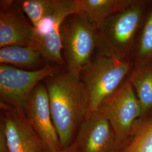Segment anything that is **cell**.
Returning a JSON list of instances; mask_svg holds the SVG:
<instances>
[{"instance_id": "19", "label": "cell", "mask_w": 152, "mask_h": 152, "mask_svg": "<svg viewBox=\"0 0 152 152\" xmlns=\"http://www.w3.org/2000/svg\"><path fill=\"white\" fill-rule=\"evenodd\" d=\"M55 152H78V151L76 143L73 141L71 145L65 148H63L59 151Z\"/></svg>"}, {"instance_id": "6", "label": "cell", "mask_w": 152, "mask_h": 152, "mask_svg": "<svg viewBox=\"0 0 152 152\" xmlns=\"http://www.w3.org/2000/svg\"><path fill=\"white\" fill-rule=\"evenodd\" d=\"M61 66L48 64L36 71H27L0 64V103L24 110L34 88L48 77L60 71Z\"/></svg>"}, {"instance_id": "16", "label": "cell", "mask_w": 152, "mask_h": 152, "mask_svg": "<svg viewBox=\"0 0 152 152\" xmlns=\"http://www.w3.org/2000/svg\"><path fill=\"white\" fill-rule=\"evenodd\" d=\"M132 61L134 64H142L152 61V1L149 2L136 42Z\"/></svg>"}, {"instance_id": "13", "label": "cell", "mask_w": 152, "mask_h": 152, "mask_svg": "<svg viewBox=\"0 0 152 152\" xmlns=\"http://www.w3.org/2000/svg\"><path fill=\"white\" fill-rule=\"evenodd\" d=\"M0 63L27 71L38 70L50 64L37 49L19 45L0 48Z\"/></svg>"}, {"instance_id": "5", "label": "cell", "mask_w": 152, "mask_h": 152, "mask_svg": "<svg viewBox=\"0 0 152 152\" xmlns=\"http://www.w3.org/2000/svg\"><path fill=\"white\" fill-rule=\"evenodd\" d=\"M97 110L108 120L118 140L124 145L135 123L142 116L140 104L128 77L104 100Z\"/></svg>"}, {"instance_id": "11", "label": "cell", "mask_w": 152, "mask_h": 152, "mask_svg": "<svg viewBox=\"0 0 152 152\" xmlns=\"http://www.w3.org/2000/svg\"><path fill=\"white\" fill-rule=\"evenodd\" d=\"M75 13L76 0H61L51 25L43 33L34 34L32 47L41 52L48 63L65 66L62 55L60 27L65 18Z\"/></svg>"}, {"instance_id": "10", "label": "cell", "mask_w": 152, "mask_h": 152, "mask_svg": "<svg viewBox=\"0 0 152 152\" xmlns=\"http://www.w3.org/2000/svg\"><path fill=\"white\" fill-rule=\"evenodd\" d=\"M34 31L15 1H0V48L12 45L32 46Z\"/></svg>"}, {"instance_id": "8", "label": "cell", "mask_w": 152, "mask_h": 152, "mask_svg": "<svg viewBox=\"0 0 152 152\" xmlns=\"http://www.w3.org/2000/svg\"><path fill=\"white\" fill-rule=\"evenodd\" d=\"M74 142L78 152H121V143L108 120L98 110L89 112Z\"/></svg>"}, {"instance_id": "3", "label": "cell", "mask_w": 152, "mask_h": 152, "mask_svg": "<svg viewBox=\"0 0 152 152\" xmlns=\"http://www.w3.org/2000/svg\"><path fill=\"white\" fill-rule=\"evenodd\" d=\"M132 60H120L96 55L81 71L80 76L88 97L89 112H95L106 98L128 77Z\"/></svg>"}, {"instance_id": "7", "label": "cell", "mask_w": 152, "mask_h": 152, "mask_svg": "<svg viewBox=\"0 0 152 152\" xmlns=\"http://www.w3.org/2000/svg\"><path fill=\"white\" fill-rule=\"evenodd\" d=\"M24 112L46 152H55L63 148L51 116L48 93L44 82L34 88Z\"/></svg>"}, {"instance_id": "12", "label": "cell", "mask_w": 152, "mask_h": 152, "mask_svg": "<svg viewBox=\"0 0 152 152\" xmlns=\"http://www.w3.org/2000/svg\"><path fill=\"white\" fill-rule=\"evenodd\" d=\"M135 0H76V13L98 29L105 20L132 4Z\"/></svg>"}, {"instance_id": "9", "label": "cell", "mask_w": 152, "mask_h": 152, "mask_svg": "<svg viewBox=\"0 0 152 152\" xmlns=\"http://www.w3.org/2000/svg\"><path fill=\"white\" fill-rule=\"evenodd\" d=\"M0 128L10 152H46L24 110L0 103Z\"/></svg>"}, {"instance_id": "2", "label": "cell", "mask_w": 152, "mask_h": 152, "mask_svg": "<svg viewBox=\"0 0 152 152\" xmlns=\"http://www.w3.org/2000/svg\"><path fill=\"white\" fill-rule=\"evenodd\" d=\"M150 1L135 0L97 29L96 55L120 60H132L136 42Z\"/></svg>"}, {"instance_id": "4", "label": "cell", "mask_w": 152, "mask_h": 152, "mask_svg": "<svg viewBox=\"0 0 152 152\" xmlns=\"http://www.w3.org/2000/svg\"><path fill=\"white\" fill-rule=\"evenodd\" d=\"M60 37L66 69L80 75L96 53V28L85 17L75 13L67 16L62 23Z\"/></svg>"}, {"instance_id": "14", "label": "cell", "mask_w": 152, "mask_h": 152, "mask_svg": "<svg viewBox=\"0 0 152 152\" xmlns=\"http://www.w3.org/2000/svg\"><path fill=\"white\" fill-rule=\"evenodd\" d=\"M128 78L141 107L142 116L152 111V61L134 64Z\"/></svg>"}, {"instance_id": "18", "label": "cell", "mask_w": 152, "mask_h": 152, "mask_svg": "<svg viewBox=\"0 0 152 152\" xmlns=\"http://www.w3.org/2000/svg\"><path fill=\"white\" fill-rule=\"evenodd\" d=\"M0 152H10L3 130L0 128Z\"/></svg>"}, {"instance_id": "17", "label": "cell", "mask_w": 152, "mask_h": 152, "mask_svg": "<svg viewBox=\"0 0 152 152\" xmlns=\"http://www.w3.org/2000/svg\"><path fill=\"white\" fill-rule=\"evenodd\" d=\"M16 5L27 16L34 27L44 19L53 15L60 4V0H19Z\"/></svg>"}, {"instance_id": "1", "label": "cell", "mask_w": 152, "mask_h": 152, "mask_svg": "<svg viewBox=\"0 0 152 152\" xmlns=\"http://www.w3.org/2000/svg\"><path fill=\"white\" fill-rule=\"evenodd\" d=\"M43 82L61 146L68 147L75 141L80 125L89 112L86 87L80 75L66 69L48 77Z\"/></svg>"}, {"instance_id": "15", "label": "cell", "mask_w": 152, "mask_h": 152, "mask_svg": "<svg viewBox=\"0 0 152 152\" xmlns=\"http://www.w3.org/2000/svg\"><path fill=\"white\" fill-rule=\"evenodd\" d=\"M121 152H152V111L136 121Z\"/></svg>"}]
</instances>
